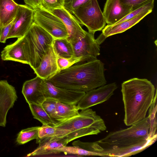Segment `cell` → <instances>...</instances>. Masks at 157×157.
I'll list each match as a JSON object with an SVG mask.
<instances>
[{
	"instance_id": "cell-1",
	"label": "cell",
	"mask_w": 157,
	"mask_h": 157,
	"mask_svg": "<svg viewBox=\"0 0 157 157\" xmlns=\"http://www.w3.org/2000/svg\"><path fill=\"white\" fill-rule=\"evenodd\" d=\"M47 80L58 87L85 93L107 82L104 64L97 59L75 64Z\"/></svg>"
},
{
	"instance_id": "cell-2",
	"label": "cell",
	"mask_w": 157,
	"mask_h": 157,
	"mask_svg": "<svg viewBox=\"0 0 157 157\" xmlns=\"http://www.w3.org/2000/svg\"><path fill=\"white\" fill-rule=\"evenodd\" d=\"M121 92L125 125L131 126L145 119L155 95V88L151 82L145 78H131L122 83Z\"/></svg>"
},
{
	"instance_id": "cell-3",
	"label": "cell",
	"mask_w": 157,
	"mask_h": 157,
	"mask_svg": "<svg viewBox=\"0 0 157 157\" xmlns=\"http://www.w3.org/2000/svg\"><path fill=\"white\" fill-rule=\"evenodd\" d=\"M81 110L78 115L59 122L54 126L56 136L66 138L69 143L83 136L97 135L106 130L104 121L95 111L89 108Z\"/></svg>"
},
{
	"instance_id": "cell-4",
	"label": "cell",
	"mask_w": 157,
	"mask_h": 157,
	"mask_svg": "<svg viewBox=\"0 0 157 157\" xmlns=\"http://www.w3.org/2000/svg\"><path fill=\"white\" fill-rule=\"evenodd\" d=\"M148 116L129 128L110 132L96 142L102 148L124 147L134 145L151 138Z\"/></svg>"
},
{
	"instance_id": "cell-5",
	"label": "cell",
	"mask_w": 157,
	"mask_h": 157,
	"mask_svg": "<svg viewBox=\"0 0 157 157\" xmlns=\"http://www.w3.org/2000/svg\"><path fill=\"white\" fill-rule=\"evenodd\" d=\"M54 38L47 32L33 22L23 36L24 50L29 65L34 70L39 65L42 58Z\"/></svg>"
},
{
	"instance_id": "cell-6",
	"label": "cell",
	"mask_w": 157,
	"mask_h": 157,
	"mask_svg": "<svg viewBox=\"0 0 157 157\" xmlns=\"http://www.w3.org/2000/svg\"><path fill=\"white\" fill-rule=\"evenodd\" d=\"M73 14L90 33L94 34L105 26L106 23L97 0H89L76 9Z\"/></svg>"
},
{
	"instance_id": "cell-7",
	"label": "cell",
	"mask_w": 157,
	"mask_h": 157,
	"mask_svg": "<svg viewBox=\"0 0 157 157\" xmlns=\"http://www.w3.org/2000/svg\"><path fill=\"white\" fill-rule=\"evenodd\" d=\"M33 21L41 27L54 39L67 38L66 27L59 17L43 8L34 10Z\"/></svg>"
},
{
	"instance_id": "cell-8",
	"label": "cell",
	"mask_w": 157,
	"mask_h": 157,
	"mask_svg": "<svg viewBox=\"0 0 157 157\" xmlns=\"http://www.w3.org/2000/svg\"><path fill=\"white\" fill-rule=\"evenodd\" d=\"M102 42L98 38L95 39L94 34L86 32L84 37L71 43L74 58H81L79 63L97 59L100 54V45Z\"/></svg>"
},
{
	"instance_id": "cell-9",
	"label": "cell",
	"mask_w": 157,
	"mask_h": 157,
	"mask_svg": "<svg viewBox=\"0 0 157 157\" xmlns=\"http://www.w3.org/2000/svg\"><path fill=\"white\" fill-rule=\"evenodd\" d=\"M42 89L45 98H50L65 104L76 105L86 93L56 86L43 79Z\"/></svg>"
},
{
	"instance_id": "cell-10",
	"label": "cell",
	"mask_w": 157,
	"mask_h": 157,
	"mask_svg": "<svg viewBox=\"0 0 157 157\" xmlns=\"http://www.w3.org/2000/svg\"><path fill=\"white\" fill-rule=\"evenodd\" d=\"M117 86L115 82L103 85L86 92L77 104L79 110H82L101 104L108 100L113 94Z\"/></svg>"
},
{
	"instance_id": "cell-11",
	"label": "cell",
	"mask_w": 157,
	"mask_h": 157,
	"mask_svg": "<svg viewBox=\"0 0 157 157\" xmlns=\"http://www.w3.org/2000/svg\"><path fill=\"white\" fill-rule=\"evenodd\" d=\"M34 10L26 5H19L16 20L12 25L7 39L24 36L33 21Z\"/></svg>"
},
{
	"instance_id": "cell-12",
	"label": "cell",
	"mask_w": 157,
	"mask_h": 157,
	"mask_svg": "<svg viewBox=\"0 0 157 157\" xmlns=\"http://www.w3.org/2000/svg\"><path fill=\"white\" fill-rule=\"evenodd\" d=\"M50 12L60 19L64 24L68 33L67 39L71 43L85 36L86 31L82 28L77 19L64 7Z\"/></svg>"
},
{
	"instance_id": "cell-13",
	"label": "cell",
	"mask_w": 157,
	"mask_h": 157,
	"mask_svg": "<svg viewBox=\"0 0 157 157\" xmlns=\"http://www.w3.org/2000/svg\"><path fill=\"white\" fill-rule=\"evenodd\" d=\"M17 98L14 87L6 80H0V126H6L7 113Z\"/></svg>"
},
{
	"instance_id": "cell-14",
	"label": "cell",
	"mask_w": 157,
	"mask_h": 157,
	"mask_svg": "<svg viewBox=\"0 0 157 157\" xmlns=\"http://www.w3.org/2000/svg\"><path fill=\"white\" fill-rule=\"evenodd\" d=\"M157 136L144 140L133 145L124 147L102 148L100 145L97 152L100 156L128 157L141 152L155 142Z\"/></svg>"
},
{
	"instance_id": "cell-15",
	"label": "cell",
	"mask_w": 157,
	"mask_h": 157,
	"mask_svg": "<svg viewBox=\"0 0 157 157\" xmlns=\"http://www.w3.org/2000/svg\"><path fill=\"white\" fill-rule=\"evenodd\" d=\"M36 143L39 144V146L33 151L27 154V156L59 153L57 149L67 146L69 143L66 138L55 136L42 139L38 138L36 140Z\"/></svg>"
},
{
	"instance_id": "cell-16",
	"label": "cell",
	"mask_w": 157,
	"mask_h": 157,
	"mask_svg": "<svg viewBox=\"0 0 157 157\" xmlns=\"http://www.w3.org/2000/svg\"><path fill=\"white\" fill-rule=\"evenodd\" d=\"M57 56L52 45L42 57L39 66L34 70L36 76L47 80L60 71L57 63Z\"/></svg>"
},
{
	"instance_id": "cell-17",
	"label": "cell",
	"mask_w": 157,
	"mask_h": 157,
	"mask_svg": "<svg viewBox=\"0 0 157 157\" xmlns=\"http://www.w3.org/2000/svg\"><path fill=\"white\" fill-rule=\"evenodd\" d=\"M132 9L121 3L120 0H106L103 13L107 25L115 24L124 18Z\"/></svg>"
},
{
	"instance_id": "cell-18",
	"label": "cell",
	"mask_w": 157,
	"mask_h": 157,
	"mask_svg": "<svg viewBox=\"0 0 157 157\" xmlns=\"http://www.w3.org/2000/svg\"><path fill=\"white\" fill-rule=\"evenodd\" d=\"M43 80V79L36 76L24 83L22 93L28 104H42L45 100L46 98L42 89Z\"/></svg>"
},
{
	"instance_id": "cell-19",
	"label": "cell",
	"mask_w": 157,
	"mask_h": 157,
	"mask_svg": "<svg viewBox=\"0 0 157 157\" xmlns=\"http://www.w3.org/2000/svg\"><path fill=\"white\" fill-rule=\"evenodd\" d=\"M23 36L18 38L14 42L3 48L1 53L2 60L29 64L24 47Z\"/></svg>"
},
{
	"instance_id": "cell-20",
	"label": "cell",
	"mask_w": 157,
	"mask_h": 157,
	"mask_svg": "<svg viewBox=\"0 0 157 157\" xmlns=\"http://www.w3.org/2000/svg\"><path fill=\"white\" fill-rule=\"evenodd\" d=\"M152 11H147L131 19L112 25H107L102 30V33L105 38L121 33L136 25Z\"/></svg>"
},
{
	"instance_id": "cell-21",
	"label": "cell",
	"mask_w": 157,
	"mask_h": 157,
	"mask_svg": "<svg viewBox=\"0 0 157 157\" xmlns=\"http://www.w3.org/2000/svg\"><path fill=\"white\" fill-rule=\"evenodd\" d=\"M18 7L19 4L13 0H0L1 29L13 20L16 15Z\"/></svg>"
},
{
	"instance_id": "cell-22",
	"label": "cell",
	"mask_w": 157,
	"mask_h": 157,
	"mask_svg": "<svg viewBox=\"0 0 157 157\" xmlns=\"http://www.w3.org/2000/svg\"><path fill=\"white\" fill-rule=\"evenodd\" d=\"M52 46L57 57L69 58L73 56V50L71 43L67 38L54 39Z\"/></svg>"
},
{
	"instance_id": "cell-23",
	"label": "cell",
	"mask_w": 157,
	"mask_h": 157,
	"mask_svg": "<svg viewBox=\"0 0 157 157\" xmlns=\"http://www.w3.org/2000/svg\"><path fill=\"white\" fill-rule=\"evenodd\" d=\"M56 110L58 123L79 114V109L76 105L65 104L58 101L56 102Z\"/></svg>"
},
{
	"instance_id": "cell-24",
	"label": "cell",
	"mask_w": 157,
	"mask_h": 157,
	"mask_svg": "<svg viewBox=\"0 0 157 157\" xmlns=\"http://www.w3.org/2000/svg\"><path fill=\"white\" fill-rule=\"evenodd\" d=\"M29 105L33 118L39 121L42 124L54 127L58 123L47 114L41 104H31Z\"/></svg>"
},
{
	"instance_id": "cell-25",
	"label": "cell",
	"mask_w": 157,
	"mask_h": 157,
	"mask_svg": "<svg viewBox=\"0 0 157 157\" xmlns=\"http://www.w3.org/2000/svg\"><path fill=\"white\" fill-rule=\"evenodd\" d=\"M39 127H31L22 130L18 134L16 140L17 143L23 144L34 139L37 140Z\"/></svg>"
},
{
	"instance_id": "cell-26",
	"label": "cell",
	"mask_w": 157,
	"mask_h": 157,
	"mask_svg": "<svg viewBox=\"0 0 157 157\" xmlns=\"http://www.w3.org/2000/svg\"><path fill=\"white\" fill-rule=\"evenodd\" d=\"M57 150L59 153L62 152L66 154L76 155L82 156H98V154L96 153L75 145H73V146H63L59 148Z\"/></svg>"
},
{
	"instance_id": "cell-27",
	"label": "cell",
	"mask_w": 157,
	"mask_h": 157,
	"mask_svg": "<svg viewBox=\"0 0 157 157\" xmlns=\"http://www.w3.org/2000/svg\"><path fill=\"white\" fill-rule=\"evenodd\" d=\"M154 0H150L140 6L133 9L131 12L115 24L131 19L144 12L152 11L154 6Z\"/></svg>"
},
{
	"instance_id": "cell-28",
	"label": "cell",
	"mask_w": 157,
	"mask_h": 157,
	"mask_svg": "<svg viewBox=\"0 0 157 157\" xmlns=\"http://www.w3.org/2000/svg\"><path fill=\"white\" fill-rule=\"evenodd\" d=\"M152 103L149 110V115L148 116L150 119V125L149 131V137L152 138L157 136L155 134L156 129V122H155V114L156 112V92Z\"/></svg>"
},
{
	"instance_id": "cell-29",
	"label": "cell",
	"mask_w": 157,
	"mask_h": 157,
	"mask_svg": "<svg viewBox=\"0 0 157 157\" xmlns=\"http://www.w3.org/2000/svg\"><path fill=\"white\" fill-rule=\"evenodd\" d=\"M57 102V101L54 99L47 98H45L41 105L50 117L58 123L56 110Z\"/></svg>"
},
{
	"instance_id": "cell-30",
	"label": "cell",
	"mask_w": 157,
	"mask_h": 157,
	"mask_svg": "<svg viewBox=\"0 0 157 157\" xmlns=\"http://www.w3.org/2000/svg\"><path fill=\"white\" fill-rule=\"evenodd\" d=\"M81 58L72 57L66 58L57 57V63L58 67L60 71L66 69L73 65L81 62Z\"/></svg>"
},
{
	"instance_id": "cell-31",
	"label": "cell",
	"mask_w": 157,
	"mask_h": 157,
	"mask_svg": "<svg viewBox=\"0 0 157 157\" xmlns=\"http://www.w3.org/2000/svg\"><path fill=\"white\" fill-rule=\"evenodd\" d=\"M42 8L51 12L63 7L64 0H42Z\"/></svg>"
},
{
	"instance_id": "cell-32",
	"label": "cell",
	"mask_w": 157,
	"mask_h": 157,
	"mask_svg": "<svg viewBox=\"0 0 157 157\" xmlns=\"http://www.w3.org/2000/svg\"><path fill=\"white\" fill-rule=\"evenodd\" d=\"M56 128L46 124H42L38 130V138L40 139L56 136Z\"/></svg>"
},
{
	"instance_id": "cell-33",
	"label": "cell",
	"mask_w": 157,
	"mask_h": 157,
	"mask_svg": "<svg viewBox=\"0 0 157 157\" xmlns=\"http://www.w3.org/2000/svg\"><path fill=\"white\" fill-rule=\"evenodd\" d=\"M90 0H64L63 7L71 14L80 6Z\"/></svg>"
},
{
	"instance_id": "cell-34",
	"label": "cell",
	"mask_w": 157,
	"mask_h": 157,
	"mask_svg": "<svg viewBox=\"0 0 157 157\" xmlns=\"http://www.w3.org/2000/svg\"><path fill=\"white\" fill-rule=\"evenodd\" d=\"M16 19V18L15 17L11 23L1 29L0 32V42L2 43L6 42L10 31Z\"/></svg>"
},
{
	"instance_id": "cell-35",
	"label": "cell",
	"mask_w": 157,
	"mask_h": 157,
	"mask_svg": "<svg viewBox=\"0 0 157 157\" xmlns=\"http://www.w3.org/2000/svg\"><path fill=\"white\" fill-rule=\"evenodd\" d=\"M150 0H120L121 2L134 9L144 4Z\"/></svg>"
},
{
	"instance_id": "cell-36",
	"label": "cell",
	"mask_w": 157,
	"mask_h": 157,
	"mask_svg": "<svg viewBox=\"0 0 157 157\" xmlns=\"http://www.w3.org/2000/svg\"><path fill=\"white\" fill-rule=\"evenodd\" d=\"M26 5L34 10L42 8V0H24Z\"/></svg>"
},
{
	"instance_id": "cell-37",
	"label": "cell",
	"mask_w": 157,
	"mask_h": 157,
	"mask_svg": "<svg viewBox=\"0 0 157 157\" xmlns=\"http://www.w3.org/2000/svg\"><path fill=\"white\" fill-rule=\"evenodd\" d=\"M1 29V27H0V32Z\"/></svg>"
}]
</instances>
